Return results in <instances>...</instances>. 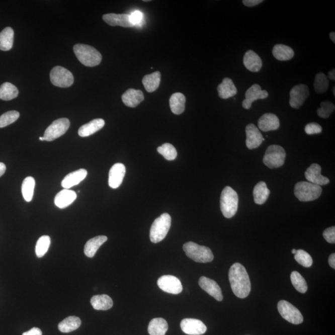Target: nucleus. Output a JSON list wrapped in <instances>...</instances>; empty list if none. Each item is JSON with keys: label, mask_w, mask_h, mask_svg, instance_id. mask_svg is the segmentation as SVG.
<instances>
[{"label": "nucleus", "mask_w": 335, "mask_h": 335, "mask_svg": "<svg viewBox=\"0 0 335 335\" xmlns=\"http://www.w3.org/2000/svg\"><path fill=\"white\" fill-rule=\"evenodd\" d=\"M296 252H297V249H292V254H294V255H295V254H296Z\"/></svg>", "instance_id": "6e6d98bb"}, {"label": "nucleus", "mask_w": 335, "mask_h": 335, "mask_svg": "<svg viewBox=\"0 0 335 335\" xmlns=\"http://www.w3.org/2000/svg\"><path fill=\"white\" fill-rule=\"evenodd\" d=\"M292 285L300 293L304 294L308 289L307 284L305 279L297 271H293L291 275Z\"/></svg>", "instance_id": "4c0bfd02"}, {"label": "nucleus", "mask_w": 335, "mask_h": 335, "mask_svg": "<svg viewBox=\"0 0 335 335\" xmlns=\"http://www.w3.org/2000/svg\"><path fill=\"white\" fill-rule=\"evenodd\" d=\"M322 193L321 186L310 182L297 183L294 188V195L300 201L309 202L316 200Z\"/></svg>", "instance_id": "423d86ee"}, {"label": "nucleus", "mask_w": 335, "mask_h": 335, "mask_svg": "<svg viewBox=\"0 0 335 335\" xmlns=\"http://www.w3.org/2000/svg\"><path fill=\"white\" fill-rule=\"evenodd\" d=\"M228 278L233 294L238 298L244 299L251 291V283L245 268L236 263L230 268Z\"/></svg>", "instance_id": "f257e3e1"}, {"label": "nucleus", "mask_w": 335, "mask_h": 335, "mask_svg": "<svg viewBox=\"0 0 335 335\" xmlns=\"http://www.w3.org/2000/svg\"><path fill=\"white\" fill-rule=\"evenodd\" d=\"M22 335H42V332L41 329L34 327L30 330L23 333Z\"/></svg>", "instance_id": "8fccbe9b"}, {"label": "nucleus", "mask_w": 335, "mask_h": 335, "mask_svg": "<svg viewBox=\"0 0 335 335\" xmlns=\"http://www.w3.org/2000/svg\"><path fill=\"white\" fill-rule=\"evenodd\" d=\"M217 91L219 97L224 100L235 97L237 93L235 85L229 78H225L223 79L222 83L217 87Z\"/></svg>", "instance_id": "a878e982"}, {"label": "nucleus", "mask_w": 335, "mask_h": 335, "mask_svg": "<svg viewBox=\"0 0 335 335\" xmlns=\"http://www.w3.org/2000/svg\"><path fill=\"white\" fill-rule=\"evenodd\" d=\"M186 98L181 93H174L170 100V108L175 114H182L185 110Z\"/></svg>", "instance_id": "7c9ffc66"}, {"label": "nucleus", "mask_w": 335, "mask_h": 335, "mask_svg": "<svg viewBox=\"0 0 335 335\" xmlns=\"http://www.w3.org/2000/svg\"><path fill=\"white\" fill-rule=\"evenodd\" d=\"M76 198L74 191L64 189L56 195L54 203L58 208L64 209L72 204Z\"/></svg>", "instance_id": "5701e85b"}, {"label": "nucleus", "mask_w": 335, "mask_h": 335, "mask_svg": "<svg viewBox=\"0 0 335 335\" xmlns=\"http://www.w3.org/2000/svg\"><path fill=\"white\" fill-rule=\"evenodd\" d=\"M39 140H42V141H45V139H44V137H39Z\"/></svg>", "instance_id": "4d7b16f0"}, {"label": "nucleus", "mask_w": 335, "mask_h": 335, "mask_svg": "<svg viewBox=\"0 0 335 335\" xmlns=\"http://www.w3.org/2000/svg\"><path fill=\"white\" fill-rule=\"evenodd\" d=\"M243 64L252 72H259L262 67L263 62L262 58L256 52L249 50L244 55Z\"/></svg>", "instance_id": "4be33fe9"}, {"label": "nucleus", "mask_w": 335, "mask_h": 335, "mask_svg": "<svg viewBox=\"0 0 335 335\" xmlns=\"http://www.w3.org/2000/svg\"><path fill=\"white\" fill-rule=\"evenodd\" d=\"M14 42V31L12 28H5L0 33V50L9 51L12 49Z\"/></svg>", "instance_id": "2f4dec72"}, {"label": "nucleus", "mask_w": 335, "mask_h": 335, "mask_svg": "<svg viewBox=\"0 0 335 335\" xmlns=\"http://www.w3.org/2000/svg\"><path fill=\"white\" fill-rule=\"evenodd\" d=\"M295 260L300 265L305 268H309L312 265L313 260L307 252L303 249H298L295 254Z\"/></svg>", "instance_id": "37998d69"}, {"label": "nucleus", "mask_w": 335, "mask_h": 335, "mask_svg": "<svg viewBox=\"0 0 335 335\" xmlns=\"http://www.w3.org/2000/svg\"><path fill=\"white\" fill-rule=\"evenodd\" d=\"M324 238L329 243H335V227H331L327 228L323 233Z\"/></svg>", "instance_id": "de8ad7c7"}, {"label": "nucleus", "mask_w": 335, "mask_h": 335, "mask_svg": "<svg viewBox=\"0 0 335 335\" xmlns=\"http://www.w3.org/2000/svg\"><path fill=\"white\" fill-rule=\"evenodd\" d=\"M91 304L95 310H108L113 306V301L108 295H97L92 297Z\"/></svg>", "instance_id": "c756f323"}, {"label": "nucleus", "mask_w": 335, "mask_h": 335, "mask_svg": "<svg viewBox=\"0 0 335 335\" xmlns=\"http://www.w3.org/2000/svg\"><path fill=\"white\" fill-rule=\"evenodd\" d=\"M35 185L36 182L33 177H26L23 181L22 188H21L22 195L25 200L28 203L31 202L33 198Z\"/></svg>", "instance_id": "e433bc0d"}, {"label": "nucleus", "mask_w": 335, "mask_h": 335, "mask_svg": "<svg viewBox=\"0 0 335 335\" xmlns=\"http://www.w3.org/2000/svg\"><path fill=\"white\" fill-rule=\"evenodd\" d=\"M273 55L278 60L287 61L294 57V52L291 47L286 45L277 44L273 47Z\"/></svg>", "instance_id": "473e14b6"}, {"label": "nucleus", "mask_w": 335, "mask_h": 335, "mask_svg": "<svg viewBox=\"0 0 335 335\" xmlns=\"http://www.w3.org/2000/svg\"><path fill=\"white\" fill-rule=\"evenodd\" d=\"M124 105L130 108H135L144 100V95L141 90H127L122 96Z\"/></svg>", "instance_id": "412c9836"}, {"label": "nucleus", "mask_w": 335, "mask_h": 335, "mask_svg": "<svg viewBox=\"0 0 335 335\" xmlns=\"http://www.w3.org/2000/svg\"><path fill=\"white\" fill-rule=\"evenodd\" d=\"M333 95L335 96V88L334 87L333 88Z\"/></svg>", "instance_id": "13d9d810"}, {"label": "nucleus", "mask_w": 335, "mask_h": 335, "mask_svg": "<svg viewBox=\"0 0 335 335\" xmlns=\"http://www.w3.org/2000/svg\"><path fill=\"white\" fill-rule=\"evenodd\" d=\"M158 152L164 156L167 160H174L177 156V151L174 146L169 143H164L157 148Z\"/></svg>", "instance_id": "a19ab883"}, {"label": "nucleus", "mask_w": 335, "mask_h": 335, "mask_svg": "<svg viewBox=\"0 0 335 335\" xmlns=\"http://www.w3.org/2000/svg\"><path fill=\"white\" fill-rule=\"evenodd\" d=\"M19 91L14 85L5 82L0 87V99L4 101H10L17 98Z\"/></svg>", "instance_id": "c9c22d12"}, {"label": "nucleus", "mask_w": 335, "mask_h": 335, "mask_svg": "<svg viewBox=\"0 0 335 335\" xmlns=\"http://www.w3.org/2000/svg\"><path fill=\"white\" fill-rule=\"evenodd\" d=\"M51 83L55 87L68 88L73 84V74L67 69L60 66H56L50 73Z\"/></svg>", "instance_id": "6e6552de"}, {"label": "nucleus", "mask_w": 335, "mask_h": 335, "mask_svg": "<svg viewBox=\"0 0 335 335\" xmlns=\"http://www.w3.org/2000/svg\"><path fill=\"white\" fill-rule=\"evenodd\" d=\"M334 104L329 101L321 102L320 108H318L317 110L318 116L323 119L328 118L334 111Z\"/></svg>", "instance_id": "c03bdc74"}, {"label": "nucleus", "mask_w": 335, "mask_h": 335, "mask_svg": "<svg viewBox=\"0 0 335 335\" xmlns=\"http://www.w3.org/2000/svg\"><path fill=\"white\" fill-rule=\"evenodd\" d=\"M186 256L196 262L206 263L214 260V255L208 247L201 246L193 241H189L183 247Z\"/></svg>", "instance_id": "20e7f679"}, {"label": "nucleus", "mask_w": 335, "mask_h": 335, "mask_svg": "<svg viewBox=\"0 0 335 335\" xmlns=\"http://www.w3.org/2000/svg\"><path fill=\"white\" fill-rule=\"evenodd\" d=\"M199 285L200 286L202 289L206 291L210 296L213 297L217 301H222L223 300L222 290L215 281L202 276L199 279Z\"/></svg>", "instance_id": "f3484780"}, {"label": "nucleus", "mask_w": 335, "mask_h": 335, "mask_svg": "<svg viewBox=\"0 0 335 335\" xmlns=\"http://www.w3.org/2000/svg\"><path fill=\"white\" fill-rule=\"evenodd\" d=\"M329 37H330V39L332 41H333V43H335V33L334 32H331V33H329Z\"/></svg>", "instance_id": "5fc2aeb1"}, {"label": "nucleus", "mask_w": 335, "mask_h": 335, "mask_svg": "<svg viewBox=\"0 0 335 335\" xmlns=\"http://www.w3.org/2000/svg\"><path fill=\"white\" fill-rule=\"evenodd\" d=\"M238 207L237 193L230 186H226L220 196V209L223 216L227 219L233 217L237 212Z\"/></svg>", "instance_id": "7ed1b4c3"}, {"label": "nucleus", "mask_w": 335, "mask_h": 335, "mask_svg": "<svg viewBox=\"0 0 335 335\" xmlns=\"http://www.w3.org/2000/svg\"><path fill=\"white\" fill-rule=\"evenodd\" d=\"M321 168L318 164L313 163L308 168L305 172V177L308 182L318 186L328 185L329 180L328 178L321 174Z\"/></svg>", "instance_id": "dca6fc26"}, {"label": "nucleus", "mask_w": 335, "mask_h": 335, "mask_svg": "<svg viewBox=\"0 0 335 335\" xmlns=\"http://www.w3.org/2000/svg\"><path fill=\"white\" fill-rule=\"evenodd\" d=\"M105 122L103 119H96L82 126L78 130V135L81 137H89L99 131L105 126Z\"/></svg>", "instance_id": "393cba45"}, {"label": "nucleus", "mask_w": 335, "mask_h": 335, "mask_svg": "<svg viewBox=\"0 0 335 335\" xmlns=\"http://www.w3.org/2000/svg\"><path fill=\"white\" fill-rule=\"evenodd\" d=\"M157 284L162 291L172 294H180L183 286L179 279L172 275H164L158 279Z\"/></svg>", "instance_id": "f8f14e48"}, {"label": "nucleus", "mask_w": 335, "mask_h": 335, "mask_svg": "<svg viewBox=\"0 0 335 335\" xmlns=\"http://www.w3.org/2000/svg\"><path fill=\"white\" fill-rule=\"evenodd\" d=\"M328 263L329 266L333 268V269H335V254H332L329 257L328 259Z\"/></svg>", "instance_id": "3c124183"}, {"label": "nucleus", "mask_w": 335, "mask_h": 335, "mask_svg": "<svg viewBox=\"0 0 335 335\" xmlns=\"http://www.w3.org/2000/svg\"><path fill=\"white\" fill-rule=\"evenodd\" d=\"M305 132L308 135H313L320 134L322 132V127L320 124L316 122H312L306 125L305 127Z\"/></svg>", "instance_id": "a18cd8bd"}, {"label": "nucleus", "mask_w": 335, "mask_h": 335, "mask_svg": "<svg viewBox=\"0 0 335 335\" xmlns=\"http://www.w3.org/2000/svg\"><path fill=\"white\" fill-rule=\"evenodd\" d=\"M314 90L318 94H321L326 92L328 89L329 81L328 78L323 73L316 74L314 81Z\"/></svg>", "instance_id": "58836bf2"}, {"label": "nucleus", "mask_w": 335, "mask_h": 335, "mask_svg": "<svg viewBox=\"0 0 335 335\" xmlns=\"http://www.w3.org/2000/svg\"><path fill=\"white\" fill-rule=\"evenodd\" d=\"M263 0H243V4L248 7H254L262 4Z\"/></svg>", "instance_id": "09e8293b"}, {"label": "nucleus", "mask_w": 335, "mask_h": 335, "mask_svg": "<svg viewBox=\"0 0 335 335\" xmlns=\"http://www.w3.org/2000/svg\"><path fill=\"white\" fill-rule=\"evenodd\" d=\"M74 54L82 64L89 67L100 64L102 55L94 47L81 44H76L73 47Z\"/></svg>", "instance_id": "f03ea898"}, {"label": "nucleus", "mask_w": 335, "mask_h": 335, "mask_svg": "<svg viewBox=\"0 0 335 335\" xmlns=\"http://www.w3.org/2000/svg\"><path fill=\"white\" fill-rule=\"evenodd\" d=\"M50 245V238L47 235L41 236L37 240L36 246V254L38 258L43 257L49 250Z\"/></svg>", "instance_id": "ea45409f"}, {"label": "nucleus", "mask_w": 335, "mask_h": 335, "mask_svg": "<svg viewBox=\"0 0 335 335\" xmlns=\"http://www.w3.org/2000/svg\"><path fill=\"white\" fill-rule=\"evenodd\" d=\"M286 153L281 146L272 145L268 147L263 161L266 166L271 169L281 167L285 161Z\"/></svg>", "instance_id": "0eeeda50"}, {"label": "nucleus", "mask_w": 335, "mask_h": 335, "mask_svg": "<svg viewBox=\"0 0 335 335\" xmlns=\"http://www.w3.org/2000/svg\"><path fill=\"white\" fill-rule=\"evenodd\" d=\"M259 128L263 132L278 130L280 126L278 117L275 114L267 113L263 114L258 122Z\"/></svg>", "instance_id": "6ab92c4d"}, {"label": "nucleus", "mask_w": 335, "mask_h": 335, "mask_svg": "<svg viewBox=\"0 0 335 335\" xmlns=\"http://www.w3.org/2000/svg\"><path fill=\"white\" fill-rule=\"evenodd\" d=\"M107 240V236L103 235L95 236V237L90 239L85 245V255L89 258L94 257L100 247Z\"/></svg>", "instance_id": "bb28decb"}, {"label": "nucleus", "mask_w": 335, "mask_h": 335, "mask_svg": "<svg viewBox=\"0 0 335 335\" xmlns=\"http://www.w3.org/2000/svg\"><path fill=\"white\" fill-rule=\"evenodd\" d=\"M143 15L140 11H135V12L131 13L130 15V22L132 24L133 26H139L142 23L143 21Z\"/></svg>", "instance_id": "49530a36"}, {"label": "nucleus", "mask_w": 335, "mask_h": 335, "mask_svg": "<svg viewBox=\"0 0 335 335\" xmlns=\"http://www.w3.org/2000/svg\"><path fill=\"white\" fill-rule=\"evenodd\" d=\"M168 329L167 321L162 318L152 319L148 326V332L150 335H165Z\"/></svg>", "instance_id": "cd10ccee"}, {"label": "nucleus", "mask_w": 335, "mask_h": 335, "mask_svg": "<svg viewBox=\"0 0 335 335\" xmlns=\"http://www.w3.org/2000/svg\"><path fill=\"white\" fill-rule=\"evenodd\" d=\"M87 175L88 172L85 169H79L70 173L63 178L62 182V187L69 190L73 186L78 185L85 179Z\"/></svg>", "instance_id": "b1692460"}, {"label": "nucleus", "mask_w": 335, "mask_h": 335, "mask_svg": "<svg viewBox=\"0 0 335 335\" xmlns=\"http://www.w3.org/2000/svg\"><path fill=\"white\" fill-rule=\"evenodd\" d=\"M245 131L246 147L250 150L259 147L265 140L259 129L254 124L247 125Z\"/></svg>", "instance_id": "2eb2a0df"}, {"label": "nucleus", "mask_w": 335, "mask_h": 335, "mask_svg": "<svg viewBox=\"0 0 335 335\" xmlns=\"http://www.w3.org/2000/svg\"><path fill=\"white\" fill-rule=\"evenodd\" d=\"M180 326L184 333L190 335H201L207 331V327L203 321L195 318L183 319Z\"/></svg>", "instance_id": "4468645a"}, {"label": "nucleus", "mask_w": 335, "mask_h": 335, "mask_svg": "<svg viewBox=\"0 0 335 335\" xmlns=\"http://www.w3.org/2000/svg\"><path fill=\"white\" fill-rule=\"evenodd\" d=\"M7 170V166L4 163L0 162V177L5 174Z\"/></svg>", "instance_id": "603ef678"}, {"label": "nucleus", "mask_w": 335, "mask_h": 335, "mask_svg": "<svg viewBox=\"0 0 335 335\" xmlns=\"http://www.w3.org/2000/svg\"><path fill=\"white\" fill-rule=\"evenodd\" d=\"M161 81V73L159 71H155L153 73L147 74L143 77L142 83L144 85L146 91L152 93L158 89Z\"/></svg>", "instance_id": "f704fd0d"}, {"label": "nucleus", "mask_w": 335, "mask_h": 335, "mask_svg": "<svg viewBox=\"0 0 335 335\" xmlns=\"http://www.w3.org/2000/svg\"><path fill=\"white\" fill-rule=\"evenodd\" d=\"M103 19L108 25L112 26H119L124 28L134 27L130 22V15L108 13V14L103 15Z\"/></svg>", "instance_id": "aec40b11"}, {"label": "nucleus", "mask_w": 335, "mask_h": 335, "mask_svg": "<svg viewBox=\"0 0 335 335\" xmlns=\"http://www.w3.org/2000/svg\"><path fill=\"white\" fill-rule=\"evenodd\" d=\"M309 97V90L306 85L294 86L290 92L289 105L292 108L299 109Z\"/></svg>", "instance_id": "9b49d317"}, {"label": "nucleus", "mask_w": 335, "mask_h": 335, "mask_svg": "<svg viewBox=\"0 0 335 335\" xmlns=\"http://www.w3.org/2000/svg\"><path fill=\"white\" fill-rule=\"evenodd\" d=\"M270 191L265 182H260L255 186L254 195L255 203L262 205L265 204L269 198Z\"/></svg>", "instance_id": "c85d7f7f"}, {"label": "nucleus", "mask_w": 335, "mask_h": 335, "mask_svg": "<svg viewBox=\"0 0 335 335\" xmlns=\"http://www.w3.org/2000/svg\"><path fill=\"white\" fill-rule=\"evenodd\" d=\"M81 323L80 318L75 316H70L61 321L58 324V328L62 333H70L78 329L80 326Z\"/></svg>", "instance_id": "72a5a7b5"}, {"label": "nucleus", "mask_w": 335, "mask_h": 335, "mask_svg": "<svg viewBox=\"0 0 335 335\" xmlns=\"http://www.w3.org/2000/svg\"><path fill=\"white\" fill-rule=\"evenodd\" d=\"M20 114L17 111H8L0 116V128L14 123L20 118Z\"/></svg>", "instance_id": "79ce46f5"}, {"label": "nucleus", "mask_w": 335, "mask_h": 335, "mask_svg": "<svg viewBox=\"0 0 335 335\" xmlns=\"http://www.w3.org/2000/svg\"><path fill=\"white\" fill-rule=\"evenodd\" d=\"M328 77L329 78L331 79V80H334L335 79V70L334 69L333 70H331L329 71L328 73Z\"/></svg>", "instance_id": "864d4df0"}, {"label": "nucleus", "mask_w": 335, "mask_h": 335, "mask_svg": "<svg viewBox=\"0 0 335 335\" xmlns=\"http://www.w3.org/2000/svg\"><path fill=\"white\" fill-rule=\"evenodd\" d=\"M278 310L284 319L295 325H299L304 321L302 313L296 307L286 300L278 302Z\"/></svg>", "instance_id": "1a4fd4ad"}, {"label": "nucleus", "mask_w": 335, "mask_h": 335, "mask_svg": "<svg viewBox=\"0 0 335 335\" xmlns=\"http://www.w3.org/2000/svg\"><path fill=\"white\" fill-rule=\"evenodd\" d=\"M126 172L124 164L120 163L114 164L109 174V186L113 189L118 188L123 182Z\"/></svg>", "instance_id": "a211bd4d"}, {"label": "nucleus", "mask_w": 335, "mask_h": 335, "mask_svg": "<svg viewBox=\"0 0 335 335\" xmlns=\"http://www.w3.org/2000/svg\"><path fill=\"white\" fill-rule=\"evenodd\" d=\"M269 96L266 90H262L259 85L254 84L249 88L245 93V99L242 103V106L246 110H249L252 103L258 100H264Z\"/></svg>", "instance_id": "ddd939ff"}, {"label": "nucleus", "mask_w": 335, "mask_h": 335, "mask_svg": "<svg viewBox=\"0 0 335 335\" xmlns=\"http://www.w3.org/2000/svg\"><path fill=\"white\" fill-rule=\"evenodd\" d=\"M172 224V218L168 213L156 218L150 228V238L152 243H157L166 237Z\"/></svg>", "instance_id": "39448f33"}, {"label": "nucleus", "mask_w": 335, "mask_h": 335, "mask_svg": "<svg viewBox=\"0 0 335 335\" xmlns=\"http://www.w3.org/2000/svg\"><path fill=\"white\" fill-rule=\"evenodd\" d=\"M70 126V122L67 118H60L52 122L45 131V141H51L58 139L67 131Z\"/></svg>", "instance_id": "9d476101"}]
</instances>
